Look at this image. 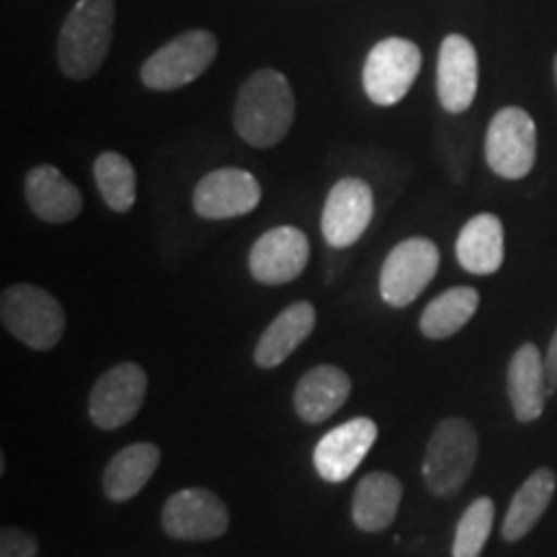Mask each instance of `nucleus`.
<instances>
[{
    "label": "nucleus",
    "mask_w": 557,
    "mask_h": 557,
    "mask_svg": "<svg viewBox=\"0 0 557 557\" xmlns=\"http://www.w3.org/2000/svg\"><path fill=\"white\" fill-rule=\"evenodd\" d=\"M214 58H218V37L212 32H184L150 54L139 75L152 90H176L197 81Z\"/></svg>",
    "instance_id": "obj_5"
},
{
    "label": "nucleus",
    "mask_w": 557,
    "mask_h": 557,
    "mask_svg": "<svg viewBox=\"0 0 557 557\" xmlns=\"http://www.w3.org/2000/svg\"><path fill=\"white\" fill-rule=\"evenodd\" d=\"M377 423L372 418H351V421L341 423L338 429H333L318 442L315 462L318 475L329 483H344L359 470V465L364 462L369 449L377 442Z\"/></svg>",
    "instance_id": "obj_13"
},
{
    "label": "nucleus",
    "mask_w": 557,
    "mask_h": 557,
    "mask_svg": "<svg viewBox=\"0 0 557 557\" xmlns=\"http://www.w3.org/2000/svg\"><path fill=\"white\" fill-rule=\"evenodd\" d=\"M478 462V431L465 418H444L436 423L423 457V480L438 498L462 491Z\"/></svg>",
    "instance_id": "obj_3"
},
{
    "label": "nucleus",
    "mask_w": 557,
    "mask_h": 557,
    "mask_svg": "<svg viewBox=\"0 0 557 557\" xmlns=\"http://www.w3.org/2000/svg\"><path fill=\"white\" fill-rule=\"evenodd\" d=\"M485 160L500 178L519 181L532 173L537 160V127L519 107H506L493 116L485 135Z\"/></svg>",
    "instance_id": "obj_6"
},
{
    "label": "nucleus",
    "mask_w": 557,
    "mask_h": 557,
    "mask_svg": "<svg viewBox=\"0 0 557 557\" xmlns=\"http://www.w3.org/2000/svg\"><path fill=\"white\" fill-rule=\"evenodd\" d=\"M351 393V380L341 367L320 364L305 372L295 389V410L305 423H323L338 413Z\"/></svg>",
    "instance_id": "obj_17"
},
{
    "label": "nucleus",
    "mask_w": 557,
    "mask_h": 557,
    "mask_svg": "<svg viewBox=\"0 0 557 557\" xmlns=\"http://www.w3.org/2000/svg\"><path fill=\"white\" fill-rule=\"evenodd\" d=\"M555 485L557 478L549 468H540L529 475L521 487L517 491V496L511 498V506H508L504 527H500V534H504L506 542H519L524 540L537 521L542 519V513L547 511L549 500L555 496Z\"/></svg>",
    "instance_id": "obj_23"
},
{
    "label": "nucleus",
    "mask_w": 557,
    "mask_h": 557,
    "mask_svg": "<svg viewBox=\"0 0 557 557\" xmlns=\"http://www.w3.org/2000/svg\"><path fill=\"white\" fill-rule=\"evenodd\" d=\"M478 305V289L451 287L426 305V310L421 315V333L431 341L451 338L470 323Z\"/></svg>",
    "instance_id": "obj_24"
},
{
    "label": "nucleus",
    "mask_w": 557,
    "mask_h": 557,
    "mask_svg": "<svg viewBox=\"0 0 557 557\" xmlns=\"http://www.w3.org/2000/svg\"><path fill=\"white\" fill-rule=\"evenodd\" d=\"M403 500L400 480L389 472H369L361 478L351 500V517L361 532L380 534L398 517Z\"/></svg>",
    "instance_id": "obj_20"
},
{
    "label": "nucleus",
    "mask_w": 557,
    "mask_h": 557,
    "mask_svg": "<svg viewBox=\"0 0 557 557\" xmlns=\"http://www.w3.org/2000/svg\"><path fill=\"white\" fill-rule=\"evenodd\" d=\"M94 178L103 201L114 212H129L137 199V173L120 152H103L94 163Z\"/></svg>",
    "instance_id": "obj_25"
},
{
    "label": "nucleus",
    "mask_w": 557,
    "mask_h": 557,
    "mask_svg": "<svg viewBox=\"0 0 557 557\" xmlns=\"http://www.w3.org/2000/svg\"><path fill=\"white\" fill-rule=\"evenodd\" d=\"M493 519H496V506L491 498H475L465 508L455 532V545H451V557H480L491 537Z\"/></svg>",
    "instance_id": "obj_26"
},
{
    "label": "nucleus",
    "mask_w": 557,
    "mask_h": 557,
    "mask_svg": "<svg viewBox=\"0 0 557 557\" xmlns=\"http://www.w3.org/2000/svg\"><path fill=\"white\" fill-rule=\"evenodd\" d=\"M504 225L496 214H478L459 230L457 261L470 274H496L504 267Z\"/></svg>",
    "instance_id": "obj_22"
},
{
    "label": "nucleus",
    "mask_w": 557,
    "mask_h": 557,
    "mask_svg": "<svg viewBox=\"0 0 557 557\" xmlns=\"http://www.w3.org/2000/svg\"><path fill=\"white\" fill-rule=\"evenodd\" d=\"M3 329L34 351H50L65 333V310L50 292L34 284H13L0 297Z\"/></svg>",
    "instance_id": "obj_4"
},
{
    "label": "nucleus",
    "mask_w": 557,
    "mask_h": 557,
    "mask_svg": "<svg viewBox=\"0 0 557 557\" xmlns=\"http://www.w3.org/2000/svg\"><path fill=\"white\" fill-rule=\"evenodd\" d=\"M555 86H557V54H555Z\"/></svg>",
    "instance_id": "obj_29"
},
{
    "label": "nucleus",
    "mask_w": 557,
    "mask_h": 557,
    "mask_svg": "<svg viewBox=\"0 0 557 557\" xmlns=\"http://www.w3.org/2000/svg\"><path fill=\"white\" fill-rule=\"evenodd\" d=\"M421 70V50L410 39L389 37L372 47L364 62V90L377 107H395L408 96Z\"/></svg>",
    "instance_id": "obj_7"
},
{
    "label": "nucleus",
    "mask_w": 557,
    "mask_h": 557,
    "mask_svg": "<svg viewBox=\"0 0 557 557\" xmlns=\"http://www.w3.org/2000/svg\"><path fill=\"white\" fill-rule=\"evenodd\" d=\"M438 248L429 238H408L387 253L380 271V297L389 308H408L438 271Z\"/></svg>",
    "instance_id": "obj_8"
},
{
    "label": "nucleus",
    "mask_w": 557,
    "mask_h": 557,
    "mask_svg": "<svg viewBox=\"0 0 557 557\" xmlns=\"http://www.w3.org/2000/svg\"><path fill=\"white\" fill-rule=\"evenodd\" d=\"M145 393H148V374H145L143 367L135 364V361L111 367L90 389V421L101 431L127 426L132 418L139 413V408H143Z\"/></svg>",
    "instance_id": "obj_9"
},
{
    "label": "nucleus",
    "mask_w": 557,
    "mask_h": 557,
    "mask_svg": "<svg viewBox=\"0 0 557 557\" xmlns=\"http://www.w3.org/2000/svg\"><path fill=\"white\" fill-rule=\"evenodd\" d=\"M160 465V449L150 442L129 444L116 451L109 459L107 470H103V493L114 504H124V500L135 498L150 478L156 475Z\"/></svg>",
    "instance_id": "obj_21"
},
{
    "label": "nucleus",
    "mask_w": 557,
    "mask_h": 557,
    "mask_svg": "<svg viewBox=\"0 0 557 557\" xmlns=\"http://www.w3.org/2000/svg\"><path fill=\"white\" fill-rule=\"evenodd\" d=\"M436 90L449 114H462L478 94V52L462 34H449L438 47Z\"/></svg>",
    "instance_id": "obj_15"
},
{
    "label": "nucleus",
    "mask_w": 557,
    "mask_h": 557,
    "mask_svg": "<svg viewBox=\"0 0 557 557\" xmlns=\"http://www.w3.org/2000/svg\"><path fill=\"white\" fill-rule=\"evenodd\" d=\"M310 259L308 235L299 227H271L253 243L248 256L250 276L267 287L289 284L302 274Z\"/></svg>",
    "instance_id": "obj_11"
},
{
    "label": "nucleus",
    "mask_w": 557,
    "mask_h": 557,
    "mask_svg": "<svg viewBox=\"0 0 557 557\" xmlns=\"http://www.w3.org/2000/svg\"><path fill=\"white\" fill-rule=\"evenodd\" d=\"M545 369H547V385H549V393H555V389H557V331H555L553 341H549L547 357H545Z\"/></svg>",
    "instance_id": "obj_28"
},
{
    "label": "nucleus",
    "mask_w": 557,
    "mask_h": 557,
    "mask_svg": "<svg viewBox=\"0 0 557 557\" xmlns=\"http://www.w3.org/2000/svg\"><path fill=\"white\" fill-rule=\"evenodd\" d=\"M318 315L315 308L310 302H295L287 310H282L271 320L269 329L263 331L256 346L253 359L261 369H274L284 364L299 344H305V338L315 331Z\"/></svg>",
    "instance_id": "obj_19"
},
{
    "label": "nucleus",
    "mask_w": 557,
    "mask_h": 557,
    "mask_svg": "<svg viewBox=\"0 0 557 557\" xmlns=\"http://www.w3.org/2000/svg\"><path fill=\"white\" fill-rule=\"evenodd\" d=\"M297 101L278 70H256L235 101V132L253 148H274L295 122Z\"/></svg>",
    "instance_id": "obj_1"
},
{
    "label": "nucleus",
    "mask_w": 557,
    "mask_h": 557,
    "mask_svg": "<svg viewBox=\"0 0 557 557\" xmlns=\"http://www.w3.org/2000/svg\"><path fill=\"white\" fill-rule=\"evenodd\" d=\"M372 214L374 194L367 181L341 178L325 199L320 227L331 248H348L367 233Z\"/></svg>",
    "instance_id": "obj_12"
},
{
    "label": "nucleus",
    "mask_w": 557,
    "mask_h": 557,
    "mask_svg": "<svg viewBox=\"0 0 557 557\" xmlns=\"http://www.w3.org/2000/svg\"><path fill=\"white\" fill-rule=\"evenodd\" d=\"M0 557H37V537L26 529L5 527L0 532Z\"/></svg>",
    "instance_id": "obj_27"
},
{
    "label": "nucleus",
    "mask_w": 557,
    "mask_h": 557,
    "mask_svg": "<svg viewBox=\"0 0 557 557\" xmlns=\"http://www.w3.org/2000/svg\"><path fill=\"white\" fill-rule=\"evenodd\" d=\"M261 201V184L243 169L207 173L194 189V212L205 220H230L253 212Z\"/></svg>",
    "instance_id": "obj_14"
},
{
    "label": "nucleus",
    "mask_w": 557,
    "mask_h": 557,
    "mask_svg": "<svg viewBox=\"0 0 557 557\" xmlns=\"http://www.w3.org/2000/svg\"><path fill=\"white\" fill-rule=\"evenodd\" d=\"M160 521H163V532L173 540L205 542L222 537L227 532L230 513L222 498L214 496L212 491L186 487L165 500Z\"/></svg>",
    "instance_id": "obj_10"
},
{
    "label": "nucleus",
    "mask_w": 557,
    "mask_h": 557,
    "mask_svg": "<svg viewBox=\"0 0 557 557\" xmlns=\"http://www.w3.org/2000/svg\"><path fill=\"white\" fill-rule=\"evenodd\" d=\"M114 37V0H78L58 39V60L70 81H86L107 60Z\"/></svg>",
    "instance_id": "obj_2"
},
{
    "label": "nucleus",
    "mask_w": 557,
    "mask_h": 557,
    "mask_svg": "<svg viewBox=\"0 0 557 557\" xmlns=\"http://www.w3.org/2000/svg\"><path fill=\"white\" fill-rule=\"evenodd\" d=\"M508 400H511L513 416L519 423H532L537 421L545 410L549 385H547V369L545 357L534 344L519 346V351L513 354L508 361Z\"/></svg>",
    "instance_id": "obj_16"
},
{
    "label": "nucleus",
    "mask_w": 557,
    "mask_h": 557,
    "mask_svg": "<svg viewBox=\"0 0 557 557\" xmlns=\"http://www.w3.org/2000/svg\"><path fill=\"white\" fill-rule=\"evenodd\" d=\"M26 201L39 220L62 225L75 220L83 209L78 186H73L54 165H37L26 176Z\"/></svg>",
    "instance_id": "obj_18"
}]
</instances>
